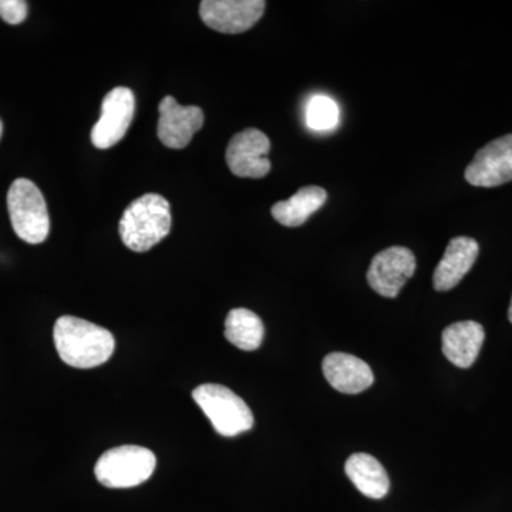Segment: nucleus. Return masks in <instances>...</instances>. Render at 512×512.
Listing matches in <instances>:
<instances>
[{
  "instance_id": "1",
  "label": "nucleus",
  "mask_w": 512,
  "mask_h": 512,
  "mask_svg": "<svg viewBox=\"0 0 512 512\" xmlns=\"http://www.w3.org/2000/svg\"><path fill=\"white\" fill-rule=\"evenodd\" d=\"M53 338L60 359L76 369L104 365L116 348V340L109 330L74 316L56 320Z\"/></svg>"
},
{
  "instance_id": "2",
  "label": "nucleus",
  "mask_w": 512,
  "mask_h": 512,
  "mask_svg": "<svg viewBox=\"0 0 512 512\" xmlns=\"http://www.w3.org/2000/svg\"><path fill=\"white\" fill-rule=\"evenodd\" d=\"M171 221V207L163 195H143L131 202L121 217V241L131 251H150L170 234Z\"/></svg>"
},
{
  "instance_id": "3",
  "label": "nucleus",
  "mask_w": 512,
  "mask_h": 512,
  "mask_svg": "<svg viewBox=\"0 0 512 512\" xmlns=\"http://www.w3.org/2000/svg\"><path fill=\"white\" fill-rule=\"evenodd\" d=\"M8 210L12 227L22 241L37 245L49 237V211L45 197L33 181H13L8 192Z\"/></svg>"
},
{
  "instance_id": "4",
  "label": "nucleus",
  "mask_w": 512,
  "mask_h": 512,
  "mask_svg": "<svg viewBox=\"0 0 512 512\" xmlns=\"http://www.w3.org/2000/svg\"><path fill=\"white\" fill-rule=\"evenodd\" d=\"M192 399L207 414L215 431L224 437H235L254 426V414L247 403L221 384H202L192 392Z\"/></svg>"
},
{
  "instance_id": "5",
  "label": "nucleus",
  "mask_w": 512,
  "mask_h": 512,
  "mask_svg": "<svg viewBox=\"0 0 512 512\" xmlns=\"http://www.w3.org/2000/svg\"><path fill=\"white\" fill-rule=\"evenodd\" d=\"M153 451L138 446H121L106 451L97 461L94 474L107 488H131L146 483L156 470Z\"/></svg>"
},
{
  "instance_id": "6",
  "label": "nucleus",
  "mask_w": 512,
  "mask_h": 512,
  "mask_svg": "<svg viewBox=\"0 0 512 512\" xmlns=\"http://www.w3.org/2000/svg\"><path fill=\"white\" fill-rule=\"evenodd\" d=\"M136 113V97L127 87H116L104 97L100 120L94 124L92 141L100 150L116 146L126 136Z\"/></svg>"
},
{
  "instance_id": "7",
  "label": "nucleus",
  "mask_w": 512,
  "mask_h": 512,
  "mask_svg": "<svg viewBox=\"0 0 512 512\" xmlns=\"http://www.w3.org/2000/svg\"><path fill=\"white\" fill-rule=\"evenodd\" d=\"M271 141L262 131L247 128L231 138L225 153L229 170L241 178H264L271 171Z\"/></svg>"
},
{
  "instance_id": "8",
  "label": "nucleus",
  "mask_w": 512,
  "mask_h": 512,
  "mask_svg": "<svg viewBox=\"0 0 512 512\" xmlns=\"http://www.w3.org/2000/svg\"><path fill=\"white\" fill-rule=\"evenodd\" d=\"M416 271V256L409 248L390 247L373 258L367 282L384 298H396Z\"/></svg>"
},
{
  "instance_id": "9",
  "label": "nucleus",
  "mask_w": 512,
  "mask_h": 512,
  "mask_svg": "<svg viewBox=\"0 0 512 512\" xmlns=\"http://www.w3.org/2000/svg\"><path fill=\"white\" fill-rule=\"evenodd\" d=\"M265 6L264 0H204L200 16L208 28L237 35L247 32L262 18Z\"/></svg>"
},
{
  "instance_id": "10",
  "label": "nucleus",
  "mask_w": 512,
  "mask_h": 512,
  "mask_svg": "<svg viewBox=\"0 0 512 512\" xmlns=\"http://www.w3.org/2000/svg\"><path fill=\"white\" fill-rule=\"evenodd\" d=\"M466 180L474 187L493 188L512 181V134L497 138L477 151L468 164Z\"/></svg>"
},
{
  "instance_id": "11",
  "label": "nucleus",
  "mask_w": 512,
  "mask_h": 512,
  "mask_svg": "<svg viewBox=\"0 0 512 512\" xmlns=\"http://www.w3.org/2000/svg\"><path fill=\"white\" fill-rule=\"evenodd\" d=\"M157 136L165 147L181 150L187 147L197 131L204 126V111L197 106H180L167 96L158 106Z\"/></svg>"
},
{
  "instance_id": "12",
  "label": "nucleus",
  "mask_w": 512,
  "mask_h": 512,
  "mask_svg": "<svg viewBox=\"0 0 512 512\" xmlns=\"http://www.w3.org/2000/svg\"><path fill=\"white\" fill-rule=\"evenodd\" d=\"M480 245L474 238L456 237L450 244L437 265L433 275V286L436 291L447 292L456 288L476 264Z\"/></svg>"
},
{
  "instance_id": "13",
  "label": "nucleus",
  "mask_w": 512,
  "mask_h": 512,
  "mask_svg": "<svg viewBox=\"0 0 512 512\" xmlns=\"http://www.w3.org/2000/svg\"><path fill=\"white\" fill-rule=\"evenodd\" d=\"M323 375L333 389L345 394H359L375 382L372 369L365 360L348 353H330L323 359Z\"/></svg>"
},
{
  "instance_id": "14",
  "label": "nucleus",
  "mask_w": 512,
  "mask_h": 512,
  "mask_svg": "<svg viewBox=\"0 0 512 512\" xmlns=\"http://www.w3.org/2000/svg\"><path fill=\"white\" fill-rule=\"evenodd\" d=\"M485 332L480 323L473 320L453 323L443 332V353L453 365L468 369L474 365L483 348Z\"/></svg>"
},
{
  "instance_id": "15",
  "label": "nucleus",
  "mask_w": 512,
  "mask_h": 512,
  "mask_svg": "<svg viewBox=\"0 0 512 512\" xmlns=\"http://www.w3.org/2000/svg\"><path fill=\"white\" fill-rule=\"evenodd\" d=\"M345 471L357 490L366 497L380 500L389 493V476L382 464L370 454L356 453L350 456Z\"/></svg>"
},
{
  "instance_id": "16",
  "label": "nucleus",
  "mask_w": 512,
  "mask_h": 512,
  "mask_svg": "<svg viewBox=\"0 0 512 512\" xmlns=\"http://www.w3.org/2000/svg\"><path fill=\"white\" fill-rule=\"evenodd\" d=\"M328 200V192L323 188L309 185L292 195L289 200L276 202L272 207V217L284 227H301L308 218L320 210Z\"/></svg>"
},
{
  "instance_id": "17",
  "label": "nucleus",
  "mask_w": 512,
  "mask_h": 512,
  "mask_svg": "<svg viewBox=\"0 0 512 512\" xmlns=\"http://www.w3.org/2000/svg\"><path fill=\"white\" fill-rule=\"evenodd\" d=\"M264 323L249 309H232L225 319V338L235 348L252 352L264 342Z\"/></svg>"
},
{
  "instance_id": "18",
  "label": "nucleus",
  "mask_w": 512,
  "mask_h": 512,
  "mask_svg": "<svg viewBox=\"0 0 512 512\" xmlns=\"http://www.w3.org/2000/svg\"><path fill=\"white\" fill-rule=\"evenodd\" d=\"M306 126L316 133H328L339 126L340 110L338 103L332 97L313 96L306 104Z\"/></svg>"
},
{
  "instance_id": "19",
  "label": "nucleus",
  "mask_w": 512,
  "mask_h": 512,
  "mask_svg": "<svg viewBox=\"0 0 512 512\" xmlns=\"http://www.w3.org/2000/svg\"><path fill=\"white\" fill-rule=\"evenodd\" d=\"M29 6L25 0H0V18L9 25H19L28 18Z\"/></svg>"
},
{
  "instance_id": "20",
  "label": "nucleus",
  "mask_w": 512,
  "mask_h": 512,
  "mask_svg": "<svg viewBox=\"0 0 512 512\" xmlns=\"http://www.w3.org/2000/svg\"><path fill=\"white\" fill-rule=\"evenodd\" d=\"M508 319H510V322L512 323V298L510 303V309H508Z\"/></svg>"
},
{
  "instance_id": "21",
  "label": "nucleus",
  "mask_w": 512,
  "mask_h": 512,
  "mask_svg": "<svg viewBox=\"0 0 512 512\" xmlns=\"http://www.w3.org/2000/svg\"><path fill=\"white\" fill-rule=\"evenodd\" d=\"M2 133H3V124H2V120H0V137H2Z\"/></svg>"
}]
</instances>
